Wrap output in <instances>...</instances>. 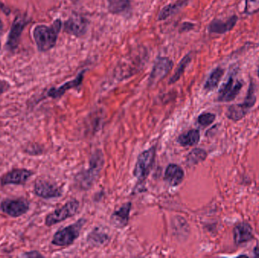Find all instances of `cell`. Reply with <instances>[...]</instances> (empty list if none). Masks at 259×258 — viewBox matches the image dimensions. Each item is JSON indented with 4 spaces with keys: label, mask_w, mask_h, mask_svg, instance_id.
Instances as JSON below:
<instances>
[{
    "label": "cell",
    "mask_w": 259,
    "mask_h": 258,
    "mask_svg": "<svg viewBox=\"0 0 259 258\" xmlns=\"http://www.w3.org/2000/svg\"><path fill=\"white\" fill-rule=\"evenodd\" d=\"M191 58H192L191 57V55L188 54L180 61V63L178 64V68L175 71V74L173 75L172 78L170 80V83H175L178 80L180 79L182 74L184 72L185 69L187 68V66L190 64Z\"/></svg>",
    "instance_id": "cb8c5ba5"
},
{
    "label": "cell",
    "mask_w": 259,
    "mask_h": 258,
    "mask_svg": "<svg viewBox=\"0 0 259 258\" xmlns=\"http://www.w3.org/2000/svg\"><path fill=\"white\" fill-rule=\"evenodd\" d=\"M233 238L237 245L251 241L253 239L252 226L245 222L237 224L233 229Z\"/></svg>",
    "instance_id": "4fadbf2b"
},
{
    "label": "cell",
    "mask_w": 259,
    "mask_h": 258,
    "mask_svg": "<svg viewBox=\"0 0 259 258\" xmlns=\"http://www.w3.org/2000/svg\"><path fill=\"white\" fill-rule=\"evenodd\" d=\"M184 177L183 169L175 163H171L166 168L164 179L170 186H177L180 185Z\"/></svg>",
    "instance_id": "2e32d148"
},
{
    "label": "cell",
    "mask_w": 259,
    "mask_h": 258,
    "mask_svg": "<svg viewBox=\"0 0 259 258\" xmlns=\"http://www.w3.org/2000/svg\"><path fill=\"white\" fill-rule=\"evenodd\" d=\"M215 120V115L211 113H204L198 117V122L202 127H208Z\"/></svg>",
    "instance_id": "4316f807"
},
{
    "label": "cell",
    "mask_w": 259,
    "mask_h": 258,
    "mask_svg": "<svg viewBox=\"0 0 259 258\" xmlns=\"http://www.w3.org/2000/svg\"><path fill=\"white\" fill-rule=\"evenodd\" d=\"M245 12L246 14H255L259 12V0H245Z\"/></svg>",
    "instance_id": "484cf974"
},
{
    "label": "cell",
    "mask_w": 259,
    "mask_h": 258,
    "mask_svg": "<svg viewBox=\"0 0 259 258\" xmlns=\"http://www.w3.org/2000/svg\"><path fill=\"white\" fill-rule=\"evenodd\" d=\"M258 77L259 78V68H258Z\"/></svg>",
    "instance_id": "1f68e13d"
},
{
    "label": "cell",
    "mask_w": 259,
    "mask_h": 258,
    "mask_svg": "<svg viewBox=\"0 0 259 258\" xmlns=\"http://www.w3.org/2000/svg\"><path fill=\"white\" fill-rule=\"evenodd\" d=\"M243 86V83L238 80L236 81L233 74H230L218 92V101L225 102H231L239 95Z\"/></svg>",
    "instance_id": "8992f818"
},
{
    "label": "cell",
    "mask_w": 259,
    "mask_h": 258,
    "mask_svg": "<svg viewBox=\"0 0 259 258\" xmlns=\"http://www.w3.org/2000/svg\"><path fill=\"white\" fill-rule=\"evenodd\" d=\"M130 6V0H109L108 2V9L113 14H125L129 12Z\"/></svg>",
    "instance_id": "ac0fdd59"
},
{
    "label": "cell",
    "mask_w": 259,
    "mask_h": 258,
    "mask_svg": "<svg viewBox=\"0 0 259 258\" xmlns=\"http://www.w3.org/2000/svg\"><path fill=\"white\" fill-rule=\"evenodd\" d=\"M131 210V203L128 202L123 205L119 210L114 212L111 217V223L117 228L125 227L129 221L130 213Z\"/></svg>",
    "instance_id": "9a60e30c"
},
{
    "label": "cell",
    "mask_w": 259,
    "mask_h": 258,
    "mask_svg": "<svg viewBox=\"0 0 259 258\" xmlns=\"http://www.w3.org/2000/svg\"><path fill=\"white\" fill-rule=\"evenodd\" d=\"M29 209L30 202L25 198H6L0 203V210L9 217H21L25 214Z\"/></svg>",
    "instance_id": "277c9868"
},
{
    "label": "cell",
    "mask_w": 259,
    "mask_h": 258,
    "mask_svg": "<svg viewBox=\"0 0 259 258\" xmlns=\"http://www.w3.org/2000/svg\"><path fill=\"white\" fill-rule=\"evenodd\" d=\"M256 102V90H255V85L251 83L249 85V90H248L247 95L245 97L244 102L242 103V106L245 110L249 112L252 107L254 106Z\"/></svg>",
    "instance_id": "d4e9b609"
},
{
    "label": "cell",
    "mask_w": 259,
    "mask_h": 258,
    "mask_svg": "<svg viewBox=\"0 0 259 258\" xmlns=\"http://www.w3.org/2000/svg\"><path fill=\"white\" fill-rule=\"evenodd\" d=\"M207 157L205 150L202 148H195L190 152L187 157V163L189 166H194L199 162L203 161Z\"/></svg>",
    "instance_id": "7402d4cb"
},
{
    "label": "cell",
    "mask_w": 259,
    "mask_h": 258,
    "mask_svg": "<svg viewBox=\"0 0 259 258\" xmlns=\"http://www.w3.org/2000/svg\"><path fill=\"white\" fill-rule=\"evenodd\" d=\"M87 22L81 16L75 15L65 24V31L73 36H81L86 33Z\"/></svg>",
    "instance_id": "8fae6325"
},
{
    "label": "cell",
    "mask_w": 259,
    "mask_h": 258,
    "mask_svg": "<svg viewBox=\"0 0 259 258\" xmlns=\"http://www.w3.org/2000/svg\"><path fill=\"white\" fill-rule=\"evenodd\" d=\"M86 223L84 219H80L76 224L59 229L54 234L52 243L56 246H68L79 237L80 232Z\"/></svg>",
    "instance_id": "7a4b0ae2"
},
{
    "label": "cell",
    "mask_w": 259,
    "mask_h": 258,
    "mask_svg": "<svg viewBox=\"0 0 259 258\" xmlns=\"http://www.w3.org/2000/svg\"><path fill=\"white\" fill-rule=\"evenodd\" d=\"M102 164H103V157L100 152H97L95 155L92 157L90 161V168L84 173L81 174V177L80 179V182L81 183L82 186L89 187L93 184L98 174L100 173L102 169Z\"/></svg>",
    "instance_id": "52a82bcc"
},
{
    "label": "cell",
    "mask_w": 259,
    "mask_h": 258,
    "mask_svg": "<svg viewBox=\"0 0 259 258\" xmlns=\"http://www.w3.org/2000/svg\"><path fill=\"white\" fill-rule=\"evenodd\" d=\"M1 31H2V23L0 21V32H1ZM0 48H1V42H0Z\"/></svg>",
    "instance_id": "4dcf8cb0"
},
{
    "label": "cell",
    "mask_w": 259,
    "mask_h": 258,
    "mask_svg": "<svg viewBox=\"0 0 259 258\" xmlns=\"http://www.w3.org/2000/svg\"><path fill=\"white\" fill-rule=\"evenodd\" d=\"M173 67V62L166 57H160L156 60L151 72L149 81L155 83L161 81L171 71Z\"/></svg>",
    "instance_id": "30bf717a"
},
{
    "label": "cell",
    "mask_w": 259,
    "mask_h": 258,
    "mask_svg": "<svg viewBox=\"0 0 259 258\" xmlns=\"http://www.w3.org/2000/svg\"><path fill=\"white\" fill-rule=\"evenodd\" d=\"M200 140V133L198 129H191L187 133H183L178 138V143L182 146H193Z\"/></svg>",
    "instance_id": "d6986e66"
},
{
    "label": "cell",
    "mask_w": 259,
    "mask_h": 258,
    "mask_svg": "<svg viewBox=\"0 0 259 258\" xmlns=\"http://www.w3.org/2000/svg\"><path fill=\"white\" fill-rule=\"evenodd\" d=\"M238 21L237 16H233L230 17L227 21L221 20H214L211 24H209V31L210 33L223 34V33L231 31Z\"/></svg>",
    "instance_id": "5bb4252c"
},
{
    "label": "cell",
    "mask_w": 259,
    "mask_h": 258,
    "mask_svg": "<svg viewBox=\"0 0 259 258\" xmlns=\"http://www.w3.org/2000/svg\"><path fill=\"white\" fill-rule=\"evenodd\" d=\"M83 74H84V71H82V72L80 73L79 75L75 80L67 82V83H65L64 85L57 88V89L56 88H52L49 91V97H52L53 98H59V97L64 95V93L67 90H71L72 88L78 87L81 84L82 81H83Z\"/></svg>",
    "instance_id": "e0dca14e"
},
{
    "label": "cell",
    "mask_w": 259,
    "mask_h": 258,
    "mask_svg": "<svg viewBox=\"0 0 259 258\" xmlns=\"http://www.w3.org/2000/svg\"><path fill=\"white\" fill-rule=\"evenodd\" d=\"M9 88H10V85L8 82L0 80V95H2V93L7 91Z\"/></svg>",
    "instance_id": "f1b7e54d"
},
{
    "label": "cell",
    "mask_w": 259,
    "mask_h": 258,
    "mask_svg": "<svg viewBox=\"0 0 259 258\" xmlns=\"http://www.w3.org/2000/svg\"><path fill=\"white\" fill-rule=\"evenodd\" d=\"M186 0H180L175 3H171L167 5L160 12L159 16V20H164L168 18L170 16L175 14V12H178L179 9H181L183 5H185Z\"/></svg>",
    "instance_id": "44dd1931"
},
{
    "label": "cell",
    "mask_w": 259,
    "mask_h": 258,
    "mask_svg": "<svg viewBox=\"0 0 259 258\" xmlns=\"http://www.w3.org/2000/svg\"><path fill=\"white\" fill-rule=\"evenodd\" d=\"M25 25H26V21L24 19V17H20V16L16 17L14 22L12 24V29H11L9 38H8V47L10 49H14L17 47Z\"/></svg>",
    "instance_id": "7c38bea8"
},
{
    "label": "cell",
    "mask_w": 259,
    "mask_h": 258,
    "mask_svg": "<svg viewBox=\"0 0 259 258\" xmlns=\"http://www.w3.org/2000/svg\"><path fill=\"white\" fill-rule=\"evenodd\" d=\"M21 257H24V258H43V255H42L38 251H32L26 252V253L21 255Z\"/></svg>",
    "instance_id": "83f0119b"
},
{
    "label": "cell",
    "mask_w": 259,
    "mask_h": 258,
    "mask_svg": "<svg viewBox=\"0 0 259 258\" xmlns=\"http://www.w3.org/2000/svg\"><path fill=\"white\" fill-rule=\"evenodd\" d=\"M154 159H155V148L146 150L139 155L133 171V174L137 179L144 180L148 177L153 165Z\"/></svg>",
    "instance_id": "5b68a950"
},
{
    "label": "cell",
    "mask_w": 259,
    "mask_h": 258,
    "mask_svg": "<svg viewBox=\"0 0 259 258\" xmlns=\"http://www.w3.org/2000/svg\"><path fill=\"white\" fill-rule=\"evenodd\" d=\"M61 28L62 22L60 20H56L50 27L45 25L36 27L33 31V36L40 51L46 52L55 45Z\"/></svg>",
    "instance_id": "6da1fadb"
},
{
    "label": "cell",
    "mask_w": 259,
    "mask_h": 258,
    "mask_svg": "<svg viewBox=\"0 0 259 258\" xmlns=\"http://www.w3.org/2000/svg\"><path fill=\"white\" fill-rule=\"evenodd\" d=\"M224 73H225V71L221 67L214 69L205 83V90L208 92L214 90L218 86L221 78L223 77Z\"/></svg>",
    "instance_id": "ffe728a7"
},
{
    "label": "cell",
    "mask_w": 259,
    "mask_h": 258,
    "mask_svg": "<svg viewBox=\"0 0 259 258\" xmlns=\"http://www.w3.org/2000/svg\"><path fill=\"white\" fill-rule=\"evenodd\" d=\"M87 240L92 245L98 246L106 244V242L109 240V237L106 233L97 229L89 235Z\"/></svg>",
    "instance_id": "603a6c76"
},
{
    "label": "cell",
    "mask_w": 259,
    "mask_h": 258,
    "mask_svg": "<svg viewBox=\"0 0 259 258\" xmlns=\"http://www.w3.org/2000/svg\"><path fill=\"white\" fill-rule=\"evenodd\" d=\"M71 1H72V2H78V0H71Z\"/></svg>",
    "instance_id": "d6a6232c"
},
{
    "label": "cell",
    "mask_w": 259,
    "mask_h": 258,
    "mask_svg": "<svg viewBox=\"0 0 259 258\" xmlns=\"http://www.w3.org/2000/svg\"><path fill=\"white\" fill-rule=\"evenodd\" d=\"M255 256L259 257V247H256L254 250Z\"/></svg>",
    "instance_id": "f546056e"
},
{
    "label": "cell",
    "mask_w": 259,
    "mask_h": 258,
    "mask_svg": "<svg viewBox=\"0 0 259 258\" xmlns=\"http://www.w3.org/2000/svg\"><path fill=\"white\" fill-rule=\"evenodd\" d=\"M33 173L27 169H14L2 177L1 185H24L32 177Z\"/></svg>",
    "instance_id": "9c48e42d"
},
{
    "label": "cell",
    "mask_w": 259,
    "mask_h": 258,
    "mask_svg": "<svg viewBox=\"0 0 259 258\" xmlns=\"http://www.w3.org/2000/svg\"><path fill=\"white\" fill-rule=\"evenodd\" d=\"M79 206V201L78 200L72 199L67 201L64 206L61 207L60 209H56L47 216L46 225L51 226L62 222L63 220H65L66 219L73 217L78 211Z\"/></svg>",
    "instance_id": "3957f363"
},
{
    "label": "cell",
    "mask_w": 259,
    "mask_h": 258,
    "mask_svg": "<svg viewBox=\"0 0 259 258\" xmlns=\"http://www.w3.org/2000/svg\"><path fill=\"white\" fill-rule=\"evenodd\" d=\"M33 190L36 195L42 198H45V199L59 198L62 195V191L56 185L47 179H36Z\"/></svg>",
    "instance_id": "ba28073f"
}]
</instances>
